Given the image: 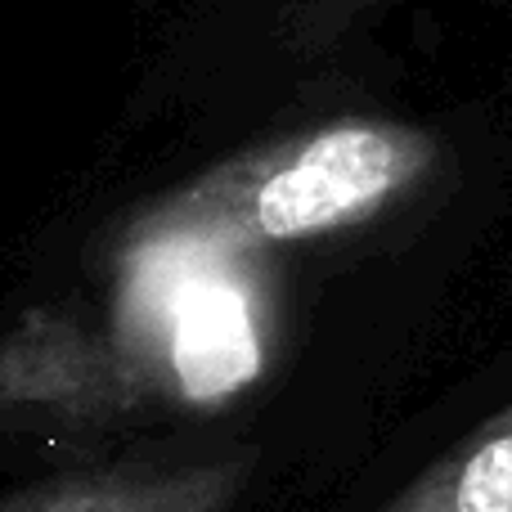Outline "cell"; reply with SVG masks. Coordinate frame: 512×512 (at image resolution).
Here are the masks:
<instances>
[{
    "instance_id": "cell-2",
    "label": "cell",
    "mask_w": 512,
    "mask_h": 512,
    "mask_svg": "<svg viewBox=\"0 0 512 512\" xmlns=\"http://www.w3.org/2000/svg\"><path fill=\"white\" fill-rule=\"evenodd\" d=\"M167 373L189 405H221L261 373V333L248 292L225 274H198L167 301Z\"/></svg>"
},
{
    "instance_id": "cell-3",
    "label": "cell",
    "mask_w": 512,
    "mask_h": 512,
    "mask_svg": "<svg viewBox=\"0 0 512 512\" xmlns=\"http://www.w3.org/2000/svg\"><path fill=\"white\" fill-rule=\"evenodd\" d=\"M243 486L248 463H122L63 477L0 512H234Z\"/></svg>"
},
{
    "instance_id": "cell-4",
    "label": "cell",
    "mask_w": 512,
    "mask_h": 512,
    "mask_svg": "<svg viewBox=\"0 0 512 512\" xmlns=\"http://www.w3.org/2000/svg\"><path fill=\"white\" fill-rule=\"evenodd\" d=\"M382 512H512V405L436 459Z\"/></svg>"
},
{
    "instance_id": "cell-5",
    "label": "cell",
    "mask_w": 512,
    "mask_h": 512,
    "mask_svg": "<svg viewBox=\"0 0 512 512\" xmlns=\"http://www.w3.org/2000/svg\"><path fill=\"white\" fill-rule=\"evenodd\" d=\"M0 396L99 409L122 405L126 391L77 333H23L0 355Z\"/></svg>"
},
{
    "instance_id": "cell-1",
    "label": "cell",
    "mask_w": 512,
    "mask_h": 512,
    "mask_svg": "<svg viewBox=\"0 0 512 512\" xmlns=\"http://www.w3.org/2000/svg\"><path fill=\"white\" fill-rule=\"evenodd\" d=\"M432 162L427 135L382 122H346L306 140L252 198L261 239H306L378 212Z\"/></svg>"
}]
</instances>
